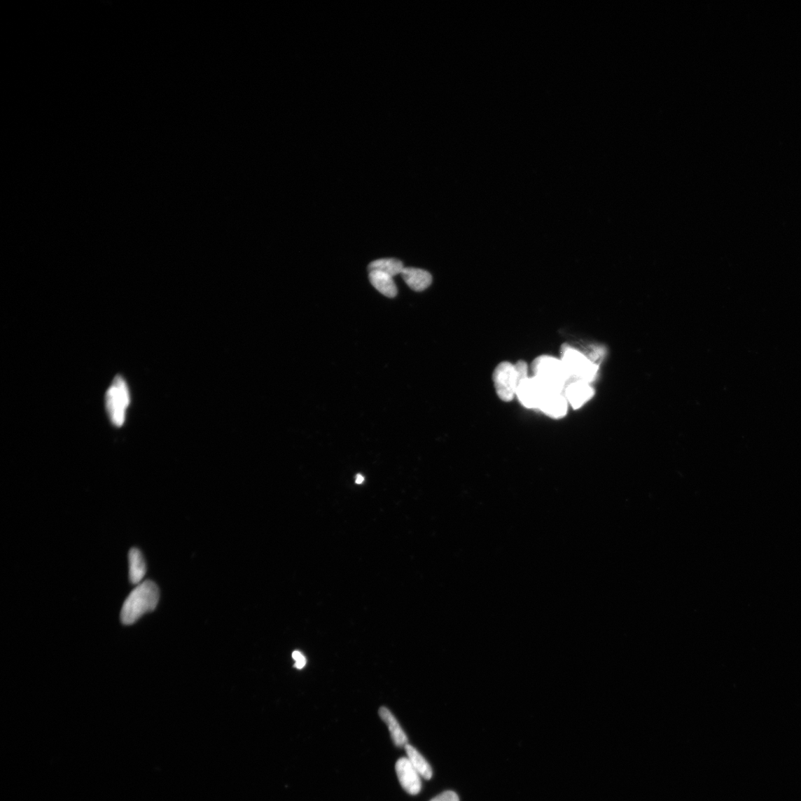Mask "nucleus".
<instances>
[{"instance_id":"obj_1","label":"nucleus","mask_w":801,"mask_h":801,"mask_svg":"<svg viewBox=\"0 0 801 801\" xmlns=\"http://www.w3.org/2000/svg\"><path fill=\"white\" fill-rule=\"evenodd\" d=\"M160 591L153 581L146 580L137 585L125 601L120 618L124 625H132L158 604Z\"/></svg>"},{"instance_id":"obj_2","label":"nucleus","mask_w":801,"mask_h":801,"mask_svg":"<svg viewBox=\"0 0 801 801\" xmlns=\"http://www.w3.org/2000/svg\"><path fill=\"white\" fill-rule=\"evenodd\" d=\"M533 377L547 390L564 393L571 378L560 358L552 356H541L532 363Z\"/></svg>"},{"instance_id":"obj_3","label":"nucleus","mask_w":801,"mask_h":801,"mask_svg":"<svg viewBox=\"0 0 801 801\" xmlns=\"http://www.w3.org/2000/svg\"><path fill=\"white\" fill-rule=\"evenodd\" d=\"M560 359L569 375L571 382H592L597 373L598 367L579 350L568 344L561 348Z\"/></svg>"},{"instance_id":"obj_4","label":"nucleus","mask_w":801,"mask_h":801,"mask_svg":"<svg viewBox=\"0 0 801 801\" xmlns=\"http://www.w3.org/2000/svg\"><path fill=\"white\" fill-rule=\"evenodd\" d=\"M130 403L128 386L125 380L117 375L109 388L106 396L108 415L112 424L121 427L126 420L127 410Z\"/></svg>"},{"instance_id":"obj_5","label":"nucleus","mask_w":801,"mask_h":801,"mask_svg":"<svg viewBox=\"0 0 801 801\" xmlns=\"http://www.w3.org/2000/svg\"><path fill=\"white\" fill-rule=\"evenodd\" d=\"M493 380L501 400L509 403L514 399L519 384L515 365L508 361L500 363L494 371Z\"/></svg>"},{"instance_id":"obj_6","label":"nucleus","mask_w":801,"mask_h":801,"mask_svg":"<svg viewBox=\"0 0 801 801\" xmlns=\"http://www.w3.org/2000/svg\"><path fill=\"white\" fill-rule=\"evenodd\" d=\"M547 391L534 377H529L520 382L516 396L524 408L538 410Z\"/></svg>"},{"instance_id":"obj_7","label":"nucleus","mask_w":801,"mask_h":801,"mask_svg":"<svg viewBox=\"0 0 801 801\" xmlns=\"http://www.w3.org/2000/svg\"><path fill=\"white\" fill-rule=\"evenodd\" d=\"M396 771L400 785L408 794L416 795L420 793L422 790L420 774L411 765L408 758L398 760Z\"/></svg>"},{"instance_id":"obj_8","label":"nucleus","mask_w":801,"mask_h":801,"mask_svg":"<svg viewBox=\"0 0 801 801\" xmlns=\"http://www.w3.org/2000/svg\"><path fill=\"white\" fill-rule=\"evenodd\" d=\"M568 404L564 393L547 391L538 410L550 418L560 419L566 416Z\"/></svg>"},{"instance_id":"obj_9","label":"nucleus","mask_w":801,"mask_h":801,"mask_svg":"<svg viewBox=\"0 0 801 801\" xmlns=\"http://www.w3.org/2000/svg\"><path fill=\"white\" fill-rule=\"evenodd\" d=\"M563 393H564L568 403L574 410H578L593 397L594 391L590 383L583 381H573L566 386Z\"/></svg>"},{"instance_id":"obj_10","label":"nucleus","mask_w":801,"mask_h":801,"mask_svg":"<svg viewBox=\"0 0 801 801\" xmlns=\"http://www.w3.org/2000/svg\"><path fill=\"white\" fill-rule=\"evenodd\" d=\"M400 274L410 289L416 292L426 290L432 284L431 274L424 270L405 267Z\"/></svg>"},{"instance_id":"obj_11","label":"nucleus","mask_w":801,"mask_h":801,"mask_svg":"<svg viewBox=\"0 0 801 801\" xmlns=\"http://www.w3.org/2000/svg\"><path fill=\"white\" fill-rule=\"evenodd\" d=\"M130 579L132 584H140L146 573L145 559L139 549L132 548L129 553Z\"/></svg>"},{"instance_id":"obj_12","label":"nucleus","mask_w":801,"mask_h":801,"mask_svg":"<svg viewBox=\"0 0 801 801\" xmlns=\"http://www.w3.org/2000/svg\"><path fill=\"white\" fill-rule=\"evenodd\" d=\"M379 716L387 725L388 728H389L394 744L399 747L405 746L408 744L406 734L403 729L400 728V725L392 715V713L386 708L382 707L379 710Z\"/></svg>"},{"instance_id":"obj_13","label":"nucleus","mask_w":801,"mask_h":801,"mask_svg":"<svg viewBox=\"0 0 801 801\" xmlns=\"http://www.w3.org/2000/svg\"><path fill=\"white\" fill-rule=\"evenodd\" d=\"M369 278L372 285L382 294L388 298L396 296L397 287L390 275L374 271L370 272Z\"/></svg>"},{"instance_id":"obj_14","label":"nucleus","mask_w":801,"mask_h":801,"mask_svg":"<svg viewBox=\"0 0 801 801\" xmlns=\"http://www.w3.org/2000/svg\"><path fill=\"white\" fill-rule=\"evenodd\" d=\"M408 758L414 766L418 773L425 780H430L432 778L433 770L429 763L424 757L418 752V751L410 744L405 746Z\"/></svg>"},{"instance_id":"obj_15","label":"nucleus","mask_w":801,"mask_h":801,"mask_svg":"<svg viewBox=\"0 0 801 801\" xmlns=\"http://www.w3.org/2000/svg\"><path fill=\"white\" fill-rule=\"evenodd\" d=\"M403 263L393 258H384L374 260L368 266L370 272H379L393 277L402 273L404 270Z\"/></svg>"},{"instance_id":"obj_16","label":"nucleus","mask_w":801,"mask_h":801,"mask_svg":"<svg viewBox=\"0 0 801 801\" xmlns=\"http://www.w3.org/2000/svg\"><path fill=\"white\" fill-rule=\"evenodd\" d=\"M519 383L522 379L529 377V367L527 363L524 361H520L515 365Z\"/></svg>"},{"instance_id":"obj_17","label":"nucleus","mask_w":801,"mask_h":801,"mask_svg":"<svg viewBox=\"0 0 801 801\" xmlns=\"http://www.w3.org/2000/svg\"><path fill=\"white\" fill-rule=\"evenodd\" d=\"M431 801H459V798L454 792L447 791L436 796Z\"/></svg>"},{"instance_id":"obj_18","label":"nucleus","mask_w":801,"mask_h":801,"mask_svg":"<svg viewBox=\"0 0 801 801\" xmlns=\"http://www.w3.org/2000/svg\"><path fill=\"white\" fill-rule=\"evenodd\" d=\"M293 658L295 661L294 667L296 669H302L305 667L307 660L302 653H300L298 650H295V652L293 653Z\"/></svg>"},{"instance_id":"obj_19","label":"nucleus","mask_w":801,"mask_h":801,"mask_svg":"<svg viewBox=\"0 0 801 801\" xmlns=\"http://www.w3.org/2000/svg\"><path fill=\"white\" fill-rule=\"evenodd\" d=\"M364 481H365V478H364V477H363L362 475L358 474L356 475V484H358V485L362 484L363 482H364Z\"/></svg>"}]
</instances>
